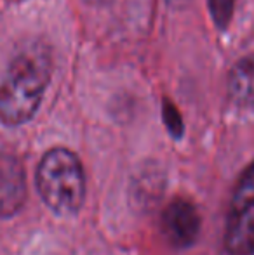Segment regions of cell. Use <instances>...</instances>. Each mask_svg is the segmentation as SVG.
<instances>
[{"label": "cell", "instance_id": "6da1fadb", "mask_svg": "<svg viewBox=\"0 0 254 255\" xmlns=\"http://www.w3.org/2000/svg\"><path fill=\"white\" fill-rule=\"evenodd\" d=\"M51 56L42 47L28 49L10 63L0 82V122L19 127L35 117L51 80Z\"/></svg>", "mask_w": 254, "mask_h": 255}, {"label": "cell", "instance_id": "9c48e42d", "mask_svg": "<svg viewBox=\"0 0 254 255\" xmlns=\"http://www.w3.org/2000/svg\"><path fill=\"white\" fill-rule=\"evenodd\" d=\"M87 2H91V3H108V2H112V0H87Z\"/></svg>", "mask_w": 254, "mask_h": 255}, {"label": "cell", "instance_id": "ba28073f", "mask_svg": "<svg viewBox=\"0 0 254 255\" xmlns=\"http://www.w3.org/2000/svg\"><path fill=\"white\" fill-rule=\"evenodd\" d=\"M162 118L164 124H166L169 134L173 135L174 139H180L185 132V125H183V118H181L180 111L176 110L173 103L169 99H164L162 103Z\"/></svg>", "mask_w": 254, "mask_h": 255}, {"label": "cell", "instance_id": "52a82bcc", "mask_svg": "<svg viewBox=\"0 0 254 255\" xmlns=\"http://www.w3.org/2000/svg\"><path fill=\"white\" fill-rule=\"evenodd\" d=\"M235 2L237 0H207L211 17H213L214 24L220 30L225 31L228 28V24H230L232 17H234Z\"/></svg>", "mask_w": 254, "mask_h": 255}, {"label": "cell", "instance_id": "277c9868", "mask_svg": "<svg viewBox=\"0 0 254 255\" xmlns=\"http://www.w3.org/2000/svg\"><path fill=\"white\" fill-rule=\"evenodd\" d=\"M162 233L174 249H190L200 235V214L192 202L173 200L162 214Z\"/></svg>", "mask_w": 254, "mask_h": 255}, {"label": "cell", "instance_id": "30bf717a", "mask_svg": "<svg viewBox=\"0 0 254 255\" xmlns=\"http://www.w3.org/2000/svg\"><path fill=\"white\" fill-rule=\"evenodd\" d=\"M169 2H174V0H169ZM180 2H181V0H180Z\"/></svg>", "mask_w": 254, "mask_h": 255}, {"label": "cell", "instance_id": "7a4b0ae2", "mask_svg": "<svg viewBox=\"0 0 254 255\" xmlns=\"http://www.w3.org/2000/svg\"><path fill=\"white\" fill-rule=\"evenodd\" d=\"M42 202L52 214L71 217L85 202V172L82 161L66 148H52L42 156L35 172Z\"/></svg>", "mask_w": 254, "mask_h": 255}, {"label": "cell", "instance_id": "8992f818", "mask_svg": "<svg viewBox=\"0 0 254 255\" xmlns=\"http://www.w3.org/2000/svg\"><path fill=\"white\" fill-rule=\"evenodd\" d=\"M227 89L235 104L254 108V56L242 57L232 66L227 78Z\"/></svg>", "mask_w": 254, "mask_h": 255}, {"label": "cell", "instance_id": "5b68a950", "mask_svg": "<svg viewBox=\"0 0 254 255\" xmlns=\"http://www.w3.org/2000/svg\"><path fill=\"white\" fill-rule=\"evenodd\" d=\"M28 196L26 174L12 154H0V217H14Z\"/></svg>", "mask_w": 254, "mask_h": 255}, {"label": "cell", "instance_id": "3957f363", "mask_svg": "<svg viewBox=\"0 0 254 255\" xmlns=\"http://www.w3.org/2000/svg\"><path fill=\"white\" fill-rule=\"evenodd\" d=\"M228 255H254V160L239 175L225 222Z\"/></svg>", "mask_w": 254, "mask_h": 255}]
</instances>
